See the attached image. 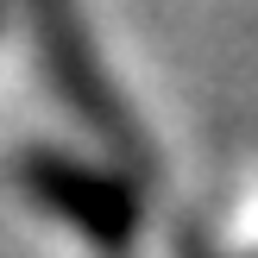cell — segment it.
<instances>
[{
  "mask_svg": "<svg viewBox=\"0 0 258 258\" xmlns=\"http://www.w3.org/2000/svg\"><path fill=\"white\" fill-rule=\"evenodd\" d=\"M19 189L101 252H126L145 233V196L113 164H88V158H70V151H25Z\"/></svg>",
  "mask_w": 258,
  "mask_h": 258,
  "instance_id": "7a4b0ae2",
  "label": "cell"
},
{
  "mask_svg": "<svg viewBox=\"0 0 258 258\" xmlns=\"http://www.w3.org/2000/svg\"><path fill=\"white\" fill-rule=\"evenodd\" d=\"M25 13H32L44 70H50V82H57V95L70 101V113L113 151V158L151 170V139H145V126L126 113V101L113 95L95 44H88V25H82V13H76V0H25Z\"/></svg>",
  "mask_w": 258,
  "mask_h": 258,
  "instance_id": "6da1fadb",
  "label": "cell"
}]
</instances>
